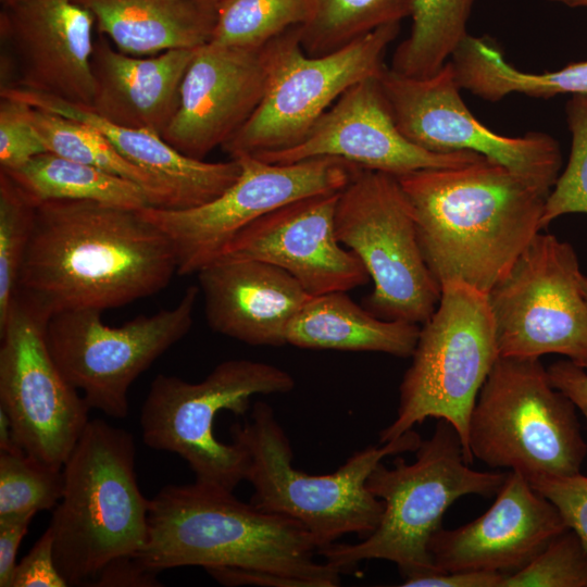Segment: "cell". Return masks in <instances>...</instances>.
Instances as JSON below:
<instances>
[{"label": "cell", "mask_w": 587, "mask_h": 587, "mask_svg": "<svg viewBox=\"0 0 587 587\" xmlns=\"http://www.w3.org/2000/svg\"><path fill=\"white\" fill-rule=\"evenodd\" d=\"M174 274L171 240L139 210L51 200L37 203L17 294L49 319L103 312L158 294Z\"/></svg>", "instance_id": "6da1fadb"}, {"label": "cell", "mask_w": 587, "mask_h": 587, "mask_svg": "<svg viewBox=\"0 0 587 587\" xmlns=\"http://www.w3.org/2000/svg\"><path fill=\"white\" fill-rule=\"evenodd\" d=\"M396 177L439 286L460 280L488 294L542 229L550 191L485 157Z\"/></svg>", "instance_id": "7a4b0ae2"}, {"label": "cell", "mask_w": 587, "mask_h": 587, "mask_svg": "<svg viewBox=\"0 0 587 587\" xmlns=\"http://www.w3.org/2000/svg\"><path fill=\"white\" fill-rule=\"evenodd\" d=\"M315 553L314 538L298 521L195 482L165 486L150 500L147 542L135 558L153 573L236 567L283 576L300 587L339 586L340 572L317 562Z\"/></svg>", "instance_id": "3957f363"}, {"label": "cell", "mask_w": 587, "mask_h": 587, "mask_svg": "<svg viewBox=\"0 0 587 587\" xmlns=\"http://www.w3.org/2000/svg\"><path fill=\"white\" fill-rule=\"evenodd\" d=\"M132 434L90 420L66 459L63 494L49 528L55 564L68 586L93 583L112 561L136 557L149 532Z\"/></svg>", "instance_id": "277c9868"}, {"label": "cell", "mask_w": 587, "mask_h": 587, "mask_svg": "<svg viewBox=\"0 0 587 587\" xmlns=\"http://www.w3.org/2000/svg\"><path fill=\"white\" fill-rule=\"evenodd\" d=\"M414 452L413 463L397 458L392 467L382 462L375 466L366 487L384 502L377 528L360 542H334L320 549L325 563L342 573L365 560H387L398 566L403 579L438 572L429 542L448 508L467 495L496 496L509 474L471 469L457 429L442 419Z\"/></svg>", "instance_id": "5b68a950"}, {"label": "cell", "mask_w": 587, "mask_h": 587, "mask_svg": "<svg viewBox=\"0 0 587 587\" xmlns=\"http://www.w3.org/2000/svg\"><path fill=\"white\" fill-rule=\"evenodd\" d=\"M230 434L249 455L246 479L253 487L251 503L301 523L317 551L345 535L364 539L377 528L384 502L367 489L370 474L384 458L414 452L422 441L411 429L355 451L330 474L311 475L294 467L290 441L270 404L255 402L250 419L232 425Z\"/></svg>", "instance_id": "8992f818"}, {"label": "cell", "mask_w": 587, "mask_h": 587, "mask_svg": "<svg viewBox=\"0 0 587 587\" xmlns=\"http://www.w3.org/2000/svg\"><path fill=\"white\" fill-rule=\"evenodd\" d=\"M439 303L420 328L410 367L399 387V405L379 444L394 440L428 417L446 420L469 449V423L476 399L499 359L488 294L460 280L440 286Z\"/></svg>", "instance_id": "52a82bcc"}, {"label": "cell", "mask_w": 587, "mask_h": 587, "mask_svg": "<svg viewBox=\"0 0 587 587\" xmlns=\"http://www.w3.org/2000/svg\"><path fill=\"white\" fill-rule=\"evenodd\" d=\"M469 449L487 466L528 480L579 473L587 455L576 407L540 360L502 357L473 408Z\"/></svg>", "instance_id": "ba28073f"}, {"label": "cell", "mask_w": 587, "mask_h": 587, "mask_svg": "<svg viewBox=\"0 0 587 587\" xmlns=\"http://www.w3.org/2000/svg\"><path fill=\"white\" fill-rule=\"evenodd\" d=\"M295 385L280 367L246 359L221 362L198 383L159 374L140 412L142 440L152 449L182 457L196 482L233 491L246 479L249 455L239 444L216 439L217 413L245 415L251 397L287 394Z\"/></svg>", "instance_id": "9c48e42d"}, {"label": "cell", "mask_w": 587, "mask_h": 587, "mask_svg": "<svg viewBox=\"0 0 587 587\" xmlns=\"http://www.w3.org/2000/svg\"><path fill=\"white\" fill-rule=\"evenodd\" d=\"M400 24L382 26L334 52L311 57L300 26L265 45L268 83L258 109L222 149L235 159L286 150L301 142L322 115L351 86L379 76Z\"/></svg>", "instance_id": "30bf717a"}, {"label": "cell", "mask_w": 587, "mask_h": 587, "mask_svg": "<svg viewBox=\"0 0 587 587\" xmlns=\"http://www.w3.org/2000/svg\"><path fill=\"white\" fill-rule=\"evenodd\" d=\"M335 229L373 280L365 299L372 314L419 325L428 321L440 286L425 263L412 205L396 176L359 168L339 192Z\"/></svg>", "instance_id": "8fae6325"}, {"label": "cell", "mask_w": 587, "mask_h": 587, "mask_svg": "<svg viewBox=\"0 0 587 587\" xmlns=\"http://www.w3.org/2000/svg\"><path fill=\"white\" fill-rule=\"evenodd\" d=\"M199 294V286L191 285L173 308L121 326L104 324L102 311L96 309L54 314L46 327L49 350L90 409L125 419L132 384L188 334Z\"/></svg>", "instance_id": "7c38bea8"}, {"label": "cell", "mask_w": 587, "mask_h": 587, "mask_svg": "<svg viewBox=\"0 0 587 587\" xmlns=\"http://www.w3.org/2000/svg\"><path fill=\"white\" fill-rule=\"evenodd\" d=\"M573 247L538 233L488 292L499 355L557 353L587 369V300Z\"/></svg>", "instance_id": "4fadbf2b"}, {"label": "cell", "mask_w": 587, "mask_h": 587, "mask_svg": "<svg viewBox=\"0 0 587 587\" xmlns=\"http://www.w3.org/2000/svg\"><path fill=\"white\" fill-rule=\"evenodd\" d=\"M235 159L239 176L217 198L189 209L139 210L171 240L179 276L197 274L215 261L242 228L262 215L304 197L340 191L362 168L329 157L287 164L251 154Z\"/></svg>", "instance_id": "5bb4252c"}, {"label": "cell", "mask_w": 587, "mask_h": 587, "mask_svg": "<svg viewBox=\"0 0 587 587\" xmlns=\"http://www.w3.org/2000/svg\"><path fill=\"white\" fill-rule=\"evenodd\" d=\"M48 321L32 301L16 295L0 327V409L10 419L20 449L62 470L90 421L91 409L49 350Z\"/></svg>", "instance_id": "9a60e30c"}, {"label": "cell", "mask_w": 587, "mask_h": 587, "mask_svg": "<svg viewBox=\"0 0 587 587\" xmlns=\"http://www.w3.org/2000/svg\"><path fill=\"white\" fill-rule=\"evenodd\" d=\"M379 83L395 122L413 143L435 152L472 151L551 191L562 166L557 140L530 132L509 137L480 123L465 105L452 62L424 78L385 67Z\"/></svg>", "instance_id": "2e32d148"}, {"label": "cell", "mask_w": 587, "mask_h": 587, "mask_svg": "<svg viewBox=\"0 0 587 587\" xmlns=\"http://www.w3.org/2000/svg\"><path fill=\"white\" fill-rule=\"evenodd\" d=\"M254 155L280 164L338 158L394 176L461 166L484 157L472 151H429L409 140L395 122L379 76L365 78L346 90L295 147Z\"/></svg>", "instance_id": "e0dca14e"}, {"label": "cell", "mask_w": 587, "mask_h": 587, "mask_svg": "<svg viewBox=\"0 0 587 587\" xmlns=\"http://www.w3.org/2000/svg\"><path fill=\"white\" fill-rule=\"evenodd\" d=\"M339 192L304 197L262 215L242 228L217 259L274 264L311 296L366 285L371 277L365 266L336 236Z\"/></svg>", "instance_id": "ac0fdd59"}, {"label": "cell", "mask_w": 587, "mask_h": 587, "mask_svg": "<svg viewBox=\"0 0 587 587\" xmlns=\"http://www.w3.org/2000/svg\"><path fill=\"white\" fill-rule=\"evenodd\" d=\"M1 41L21 87L91 107L96 18L77 0H0Z\"/></svg>", "instance_id": "d6986e66"}, {"label": "cell", "mask_w": 587, "mask_h": 587, "mask_svg": "<svg viewBox=\"0 0 587 587\" xmlns=\"http://www.w3.org/2000/svg\"><path fill=\"white\" fill-rule=\"evenodd\" d=\"M265 46L207 43L196 50L184 76L178 110L163 139L183 154L203 160L249 121L266 91Z\"/></svg>", "instance_id": "ffe728a7"}, {"label": "cell", "mask_w": 587, "mask_h": 587, "mask_svg": "<svg viewBox=\"0 0 587 587\" xmlns=\"http://www.w3.org/2000/svg\"><path fill=\"white\" fill-rule=\"evenodd\" d=\"M567 529L557 508L522 474H509L492 505L454 529H438L429 553L438 572L490 571L504 575L524 569Z\"/></svg>", "instance_id": "44dd1931"}, {"label": "cell", "mask_w": 587, "mask_h": 587, "mask_svg": "<svg viewBox=\"0 0 587 587\" xmlns=\"http://www.w3.org/2000/svg\"><path fill=\"white\" fill-rule=\"evenodd\" d=\"M197 275L211 329L250 346L287 345L289 322L313 297L288 272L258 260L217 259Z\"/></svg>", "instance_id": "7402d4cb"}, {"label": "cell", "mask_w": 587, "mask_h": 587, "mask_svg": "<svg viewBox=\"0 0 587 587\" xmlns=\"http://www.w3.org/2000/svg\"><path fill=\"white\" fill-rule=\"evenodd\" d=\"M197 49L133 55L100 35L91 57L95 95L88 108L114 124L162 136L178 110L182 83Z\"/></svg>", "instance_id": "603a6c76"}, {"label": "cell", "mask_w": 587, "mask_h": 587, "mask_svg": "<svg viewBox=\"0 0 587 587\" xmlns=\"http://www.w3.org/2000/svg\"><path fill=\"white\" fill-rule=\"evenodd\" d=\"M0 95L93 126L127 161L149 173L168 191L173 209L204 204L221 196L239 176L240 165L236 159L205 162L187 157L160 134L114 124L86 105L21 87L2 88Z\"/></svg>", "instance_id": "cb8c5ba5"}, {"label": "cell", "mask_w": 587, "mask_h": 587, "mask_svg": "<svg viewBox=\"0 0 587 587\" xmlns=\"http://www.w3.org/2000/svg\"><path fill=\"white\" fill-rule=\"evenodd\" d=\"M96 18V28L118 50L153 55L209 43L220 0H77Z\"/></svg>", "instance_id": "d4e9b609"}, {"label": "cell", "mask_w": 587, "mask_h": 587, "mask_svg": "<svg viewBox=\"0 0 587 587\" xmlns=\"http://www.w3.org/2000/svg\"><path fill=\"white\" fill-rule=\"evenodd\" d=\"M420 325L384 320L361 308L347 291L313 296L291 319L286 342L302 349L382 352L412 357Z\"/></svg>", "instance_id": "484cf974"}, {"label": "cell", "mask_w": 587, "mask_h": 587, "mask_svg": "<svg viewBox=\"0 0 587 587\" xmlns=\"http://www.w3.org/2000/svg\"><path fill=\"white\" fill-rule=\"evenodd\" d=\"M450 60L460 87L485 101L498 102L512 93L587 96V61L553 72L527 73L510 64L488 39L470 35Z\"/></svg>", "instance_id": "4316f807"}, {"label": "cell", "mask_w": 587, "mask_h": 587, "mask_svg": "<svg viewBox=\"0 0 587 587\" xmlns=\"http://www.w3.org/2000/svg\"><path fill=\"white\" fill-rule=\"evenodd\" d=\"M5 173L37 202L90 201L137 211L150 207L135 183L51 152Z\"/></svg>", "instance_id": "83f0119b"}, {"label": "cell", "mask_w": 587, "mask_h": 587, "mask_svg": "<svg viewBox=\"0 0 587 587\" xmlns=\"http://www.w3.org/2000/svg\"><path fill=\"white\" fill-rule=\"evenodd\" d=\"M474 2L413 0L411 32L394 52L390 68L415 78L437 73L469 36Z\"/></svg>", "instance_id": "f1b7e54d"}, {"label": "cell", "mask_w": 587, "mask_h": 587, "mask_svg": "<svg viewBox=\"0 0 587 587\" xmlns=\"http://www.w3.org/2000/svg\"><path fill=\"white\" fill-rule=\"evenodd\" d=\"M30 117L48 152L130 180L146 192L150 207L173 209L168 191L149 173L127 161L93 126L34 107Z\"/></svg>", "instance_id": "f546056e"}, {"label": "cell", "mask_w": 587, "mask_h": 587, "mask_svg": "<svg viewBox=\"0 0 587 587\" xmlns=\"http://www.w3.org/2000/svg\"><path fill=\"white\" fill-rule=\"evenodd\" d=\"M413 0H314L312 18L300 26L304 52L320 57L339 50L369 33L400 24Z\"/></svg>", "instance_id": "4dcf8cb0"}, {"label": "cell", "mask_w": 587, "mask_h": 587, "mask_svg": "<svg viewBox=\"0 0 587 587\" xmlns=\"http://www.w3.org/2000/svg\"><path fill=\"white\" fill-rule=\"evenodd\" d=\"M314 0H220L210 43L260 48L313 16Z\"/></svg>", "instance_id": "1f68e13d"}, {"label": "cell", "mask_w": 587, "mask_h": 587, "mask_svg": "<svg viewBox=\"0 0 587 587\" xmlns=\"http://www.w3.org/2000/svg\"><path fill=\"white\" fill-rule=\"evenodd\" d=\"M37 201L0 171V327L17 295L21 267L34 229Z\"/></svg>", "instance_id": "d6a6232c"}, {"label": "cell", "mask_w": 587, "mask_h": 587, "mask_svg": "<svg viewBox=\"0 0 587 587\" xmlns=\"http://www.w3.org/2000/svg\"><path fill=\"white\" fill-rule=\"evenodd\" d=\"M62 470L20 452H0V517L55 508L63 494Z\"/></svg>", "instance_id": "836d02e7"}, {"label": "cell", "mask_w": 587, "mask_h": 587, "mask_svg": "<svg viewBox=\"0 0 587 587\" xmlns=\"http://www.w3.org/2000/svg\"><path fill=\"white\" fill-rule=\"evenodd\" d=\"M565 115L572 137L570 158L547 198L542 228L562 215L587 213V96H573Z\"/></svg>", "instance_id": "e575fe53"}, {"label": "cell", "mask_w": 587, "mask_h": 587, "mask_svg": "<svg viewBox=\"0 0 587 587\" xmlns=\"http://www.w3.org/2000/svg\"><path fill=\"white\" fill-rule=\"evenodd\" d=\"M500 587H587V548L567 528L524 569L504 575Z\"/></svg>", "instance_id": "d590c367"}, {"label": "cell", "mask_w": 587, "mask_h": 587, "mask_svg": "<svg viewBox=\"0 0 587 587\" xmlns=\"http://www.w3.org/2000/svg\"><path fill=\"white\" fill-rule=\"evenodd\" d=\"M32 105L0 95V170L15 171L48 152L32 117Z\"/></svg>", "instance_id": "8d00e7d4"}, {"label": "cell", "mask_w": 587, "mask_h": 587, "mask_svg": "<svg viewBox=\"0 0 587 587\" xmlns=\"http://www.w3.org/2000/svg\"><path fill=\"white\" fill-rule=\"evenodd\" d=\"M559 511L567 528L574 530L587 548V476H540L528 480Z\"/></svg>", "instance_id": "74e56055"}, {"label": "cell", "mask_w": 587, "mask_h": 587, "mask_svg": "<svg viewBox=\"0 0 587 587\" xmlns=\"http://www.w3.org/2000/svg\"><path fill=\"white\" fill-rule=\"evenodd\" d=\"M66 587L53 552V536L48 527L29 552L16 564L12 587Z\"/></svg>", "instance_id": "f35d334b"}, {"label": "cell", "mask_w": 587, "mask_h": 587, "mask_svg": "<svg viewBox=\"0 0 587 587\" xmlns=\"http://www.w3.org/2000/svg\"><path fill=\"white\" fill-rule=\"evenodd\" d=\"M34 513L0 517V586L12 587L18 547Z\"/></svg>", "instance_id": "ab89813d"}, {"label": "cell", "mask_w": 587, "mask_h": 587, "mask_svg": "<svg viewBox=\"0 0 587 587\" xmlns=\"http://www.w3.org/2000/svg\"><path fill=\"white\" fill-rule=\"evenodd\" d=\"M504 574L490 571L433 572L403 579L404 587H500Z\"/></svg>", "instance_id": "60d3db41"}, {"label": "cell", "mask_w": 587, "mask_h": 587, "mask_svg": "<svg viewBox=\"0 0 587 587\" xmlns=\"http://www.w3.org/2000/svg\"><path fill=\"white\" fill-rule=\"evenodd\" d=\"M155 575L157 573L148 571L135 557H123L103 567L93 583L100 587L160 586Z\"/></svg>", "instance_id": "b9f144b4"}, {"label": "cell", "mask_w": 587, "mask_h": 587, "mask_svg": "<svg viewBox=\"0 0 587 587\" xmlns=\"http://www.w3.org/2000/svg\"><path fill=\"white\" fill-rule=\"evenodd\" d=\"M553 387L562 391L587 421V373L570 360H559L548 369Z\"/></svg>", "instance_id": "7bdbcfd3"}, {"label": "cell", "mask_w": 587, "mask_h": 587, "mask_svg": "<svg viewBox=\"0 0 587 587\" xmlns=\"http://www.w3.org/2000/svg\"><path fill=\"white\" fill-rule=\"evenodd\" d=\"M205 571L220 584L225 586L300 587L292 579L261 571L236 567H209Z\"/></svg>", "instance_id": "ee69618b"}, {"label": "cell", "mask_w": 587, "mask_h": 587, "mask_svg": "<svg viewBox=\"0 0 587 587\" xmlns=\"http://www.w3.org/2000/svg\"><path fill=\"white\" fill-rule=\"evenodd\" d=\"M23 451L14 441L11 422L7 413L0 409V452Z\"/></svg>", "instance_id": "f6af8a7d"}, {"label": "cell", "mask_w": 587, "mask_h": 587, "mask_svg": "<svg viewBox=\"0 0 587 587\" xmlns=\"http://www.w3.org/2000/svg\"><path fill=\"white\" fill-rule=\"evenodd\" d=\"M552 2H558L571 8H584L587 9V0H548Z\"/></svg>", "instance_id": "bcb514c9"}, {"label": "cell", "mask_w": 587, "mask_h": 587, "mask_svg": "<svg viewBox=\"0 0 587 587\" xmlns=\"http://www.w3.org/2000/svg\"><path fill=\"white\" fill-rule=\"evenodd\" d=\"M580 285H582V290H583L584 297L587 300V276L583 275Z\"/></svg>", "instance_id": "7dc6e473"}]
</instances>
